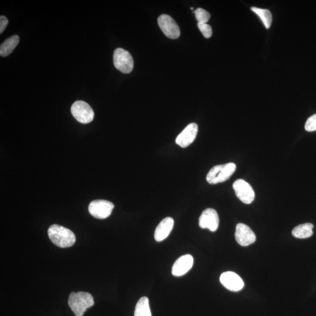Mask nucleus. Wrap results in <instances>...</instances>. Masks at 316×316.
<instances>
[{
	"label": "nucleus",
	"instance_id": "f257e3e1",
	"mask_svg": "<svg viewBox=\"0 0 316 316\" xmlns=\"http://www.w3.org/2000/svg\"><path fill=\"white\" fill-rule=\"evenodd\" d=\"M48 232L51 241L59 247H71L76 242V236L74 232L61 225H52L49 228Z\"/></svg>",
	"mask_w": 316,
	"mask_h": 316
},
{
	"label": "nucleus",
	"instance_id": "f03ea898",
	"mask_svg": "<svg viewBox=\"0 0 316 316\" xmlns=\"http://www.w3.org/2000/svg\"><path fill=\"white\" fill-rule=\"evenodd\" d=\"M68 304L76 316H83L87 309L95 304L92 295L85 291L72 292L69 297Z\"/></svg>",
	"mask_w": 316,
	"mask_h": 316
},
{
	"label": "nucleus",
	"instance_id": "7ed1b4c3",
	"mask_svg": "<svg viewBox=\"0 0 316 316\" xmlns=\"http://www.w3.org/2000/svg\"><path fill=\"white\" fill-rule=\"evenodd\" d=\"M236 170V165L234 163H228L224 165L214 166L208 172L206 176L208 183L211 185L223 183L230 179Z\"/></svg>",
	"mask_w": 316,
	"mask_h": 316
},
{
	"label": "nucleus",
	"instance_id": "20e7f679",
	"mask_svg": "<svg viewBox=\"0 0 316 316\" xmlns=\"http://www.w3.org/2000/svg\"><path fill=\"white\" fill-rule=\"evenodd\" d=\"M114 65L123 74H130L134 68V60L131 55L122 48H117L114 52Z\"/></svg>",
	"mask_w": 316,
	"mask_h": 316
},
{
	"label": "nucleus",
	"instance_id": "39448f33",
	"mask_svg": "<svg viewBox=\"0 0 316 316\" xmlns=\"http://www.w3.org/2000/svg\"><path fill=\"white\" fill-rule=\"evenodd\" d=\"M72 115L79 122L82 124L91 123L95 116L92 107L83 101H77L71 107Z\"/></svg>",
	"mask_w": 316,
	"mask_h": 316
},
{
	"label": "nucleus",
	"instance_id": "423d86ee",
	"mask_svg": "<svg viewBox=\"0 0 316 316\" xmlns=\"http://www.w3.org/2000/svg\"><path fill=\"white\" fill-rule=\"evenodd\" d=\"M114 205L105 200H95L90 203L89 211L92 216L98 219H105L112 214Z\"/></svg>",
	"mask_w": 316,
	"mask_h": 316
},
{
	"label": "nucleus",
	"instance_id": "0eeeda50",
	"mask_svg": "<svg viewBox=\"0 0 316 316\" xmlns=\"http://www.w3.org/2000/svg\"><path fill=\"white\" fill-rule=\"evenodd\" d=\"M236 196L242 202L251 204L255 199V192L251 185L243 179H238L233 184Z\"/></svg>",
	"mask_w": 316,
	"mask_h": 316
},
{
	"label": "nucleus",
	"instance_id": "6e6552de",
	"mask_svg": "<svg viewBox=\"0 0 316 316\" xmlns=\"http://www.w3.org/2000/svg\"><path fill=\"white\" fill-rule=\"evenodd\" d=\"M158 22L159 27L166 37L173 40L177 39L180 37L179 27L171 17L162 15L159 17Z\"/></svg>",
	"mask_w": 316,
	"mask_h": 316
},
{
	"label": "nucleus",
	"instance_id": "1a4fd4ad",
	"mask_svg": "<svg viewBox=\"0 0 316 316\" xmlns=\"http://www.w3.org/2000/svg\"><path fill=\"white\" fill-rule=\"evenodd\" d=\"M199 226L203 229H208L211 232L217 231L219 225V217L216 210L207 208L201 213L199 218Z\"/></svg>",
	"mask_w": 316,
	"mask_h": 316
},
{
	"label": "nucleus",
	"instance_id": "9d476101",
	"mask_svg": "<svg viewBox=\"0 0 316 316\" xmlns=\"http://www.w3.org/2000/svg\"><path fill=\"white\" fill-rule=\"evenodd\" d=\"M235 237L238 244L243 246L253 244L256 240V235L248 225L239 223L236 226Z\"/></svg>",
	"mask_w": 316,
	"mask_h": 316
},
{
	"label": "nucleus",
	"instance_id": "9b49d317",
	"mask_svg": "<svg viewBox=\"0 0 316 316\" xmlns=\"http://www.w3.org/2000/svg\"><path fill=\"white\" fill-rule=\"evenodd\" d=\"M220 280L223 286L232 291H238L244 286V281L241 277L233 272L222 273Z\"/></svg>",
	"mask_w": 316,
	"mask_h": 316
},
{
	"label": "nucleus",
	"instance_id": "f8f14e48",
	"mask_svg": "<svg viewBox=\"0 0 316 316\" xmlns=\"http://www.w3.org/2000/svg\"><path fill=\"white\" fill-rule=\"evenodd\" d=\"M197 133V125L195 123L189 124L177 137L176 143L183 148L189 147L195 140Z\"/></svg>",
	"mask_w": 316,
	"mask_h": 316
},
{
	"label": "nucleus",
	"instance_id": "ddd939ff",
	"mask_svg": "<svg viewBox=\"0 0 316 316\" xmlns=\"http://www.w3.org/2000/svg\"><path fill=\"white\" fill-rule=\"evenodd\" d=\"M193 262V256L190 254L179 257L173 265L172 275L175 276H182L185 275L192 269Z\"/></svg>",
	"mask_w": 316,
	"mask_h": 316
},
{
	"label": "nucleus",
	"instance_id": "4468645a",
	"mask_svg": "<svg viewBox=\"0 0 316 316\" xmlns=\"http://www.w3.org/2000/svg\"><path fill=\"white\" fill-rule=\"evenodd\" d=\"M174 226V220L171 217H166L161 221L156 227L154 237L156 241L161 242L167 238Z\"/></svg>",
	"mask_w": 316,
	"mask_h": 316
},
{
	"label": "nucleus",
	"instance_id": "2eb2a0df",
	"mask_svg": "<svg viewBox=\"0 0 316 316\" xmlns=\"http://www.w3.org/2000/svg\"><path fill=\"white\" fill-rule=\"evenodd\" d=\"M19 42L20 37L18 36H14L7 39L0 47L1 57H6L11 54L18 45Z\"/></svg>",
	"mask_w": 316,
	"mask_h": 316
},
{
	"label": "nucleus",
	"instance_id": "dca6fc26",
	"mask_svg": "<svg viewBox=\"0 0 316 316\" xmlns=\"http://www.w3.org/2000/svg\"><path fill=\"white\" fill-rule=\"evenodd\" d=\"M313 227L314 225L311 223L300 224L294 228L292 235L293 237L300 239L310 237L313 234V232H312Z\"/></svg>",
	"mask_w": 316,
	"mask_h": 316
},
{
	"label": "nucleus",
	"instance_id": "f3484780",
	"mask_svg": "<svg viewBox=\"0 0 316 316\" xmlns=\"http://www.w3.org/2000/svg\"><path fill=\"white\" fill-rule=\"evenodd\" d=\"M134 316H152L148 297H142L139 300L135 307Z\"/></svg>",
	"mask_w": 316,
	"mask_h": 316
},
{
	"label": "nucleus",
	"instance_id": "a211bd4d",
	"mask_svg": "<svg viewBox=\"0 0 316 316\" xmlns=\"http://www.w3.org/2000/svg\"><path fill=\"white\" fill-rule=\"evenodd\" d=\"M251 9L253 13L259 17L266 29H269L270 26H271L272 21L271 13L270 12L269 10L257 8H255V7H253Z\"/></svg>",
	"mask_w": 316,
	"mask_h": 316
},
{
	"label": "nucleus",
	"instance_id": "6ab92c4d",
	"mask_svg": "<svg viewBox=\"0 0 316 316\" xmlns=\"http://www.w3.org/2000/svg\"><path fill=\"white\" fill-rule=\"evenodd\" d=\"M198 23H206L210 19V15L206 10L199 8L194 12Z\"/></svg>",
	"mask_w": 316,
	"mask_h": 316
},
{
	"label": "nucleus",
	"instance_id": "aec40b11",
	"mask_svg": "<svg viewBox=\"0 0 316 316\" xmlns=\"http://www.w3.org/2000/svg\"><path fill=\"white\" fill-rule=\"evenodd\" d=\"M197 26L205 38H209L212 36V30L206 23H198Z\"/></svg>",
	"mask_w": 316,
	"mask_h": 316
},
{
	"label": "nucleus",
	"instance_id": "412c9836",
	"mask_svg": "<svg viewBox=\"0 0 316 316\" xmlns=\"http://www.w3.org/2000/svg\"><path fill=\"white\" fill-rule=\"evenodd\" d=\"M304 128L308 132L316 131V114L308 118L305 124Z\"/></svg>",
	"mask_w": 316,
	"mask_h": 316
},
{
	"label": "nucleus",
	"instance_id": "4be33fe9",
	"mask_svg": "<svg viewBox=\"0 0 316 316\" xmlns=\"http://www.w3.org/2000/svg\"><path fill=\"white\" fill-rule=\"evenodd\" d=\"M9 21L5 16H1L0 17V34L4 32V31L8 26Z\"/></svg>",
	"mask_w": 316,
	"mask_h": 316
}]
</instances>
